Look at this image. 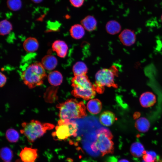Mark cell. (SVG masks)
<instances>
[{"label":"cell","mask_w":162,"mask_h":162,"mask_svg":"<svg viewBox=\"0 0 162 162\" xmlns=\"http://www.w3.org/2000/svg\"><path fill=\"white\" fill-rule=\"evenodd\" d=\"M57 107L59 110L58 116L62 121L72 120L82 118L87 116L86 108L83 102L76 99H68L58 104Z\"/></svg>","instance_id":"6da1fadb"},{"label":"cell","mask_w":162,"mask_h":162,"mask_svg":"<svg viewBox=\"0 0 162 162\" xmlns=\"http://www.w3.org/2000/svg\"><path fill=\"white\" fill-rule=\"evenodd\" d=\"M71 83L73 88L71 94L75 97L88 100L95 96L94 85L92 84L86 75L74 76L72 79Z\"/></svg>","instance_id":"7a4b0ae2"},{"label":"cell","mask_w":162,"mask_h":162,"mask_svg":"<svg viewBox=\"0 0 162 162\" xmlns=\"http://www.w3.org/2000/svg\"><path fill=\"white\" fill-rule=\"evenodd\" d=\"M46 75L41 63L34 62L28 66L21 74L24 83L30 88L41 85Z\"/></svg>","instance_id":"3957f363"},{"label":"cell","mask_w":162,"mask_h":162,"mask_svg":"<svg viewBox=\"0 0 162 162\" xmlns=\"http://www.w3.org/2000/svg\"><path fill=\"white\" fill-rule=\"evenodd\" d=\"M113 136L110 131L102 128L97 131L96 138L91 144V148L94 152H99L102 156L112 154L114 151V144L112 140Z\"/></svg>","instance_id":"277c9868"},{"label":"cell","mask_w":162,"mask_h":162,"mask_svg":"<svg viewBox=\"0 0 162 162\" xmlns=\"http://www.w3.org/2000/svg\"><path fill=\"white\" fill-rule=\"evenodd\" d=\"M21 133L23 134L30 142H33L36 139L43 135L48 130L53 129L54 126L52 124L32 120L29 122H24L22 124Z\"/></svg>","instance_id":"5b68a950"},{"label":"cell","mask_w":162,"mask_h":162,"mask_svg":"<svg viewBox=\"0 0 162 162\" xmlns=\"http://www.w3.org/2000/svg\"><path fill=\"white\" fill-rule=\"evenodd\" d=\"M118 70L115 66L110 68H103L98 70L95 76V81L94 85L96 91L101 94L104 90V87L117 88L115 83V77L118 75Z\"/></svg>","instance_id":"8992f818"},{"label":"cell","mask_w":162,"mask_h":162,"mask_svg":"<svg viewBox=\"0 0 162 162\" xmlns=\"http://www.w3.org/2000/svg\"><path fill=\"white\" fill-rule=\"evenodd\" d=\"M52 135L56 140H65L71 136L70 120H59Z\"/></svg>","instance_id":"52a82bcc"},{"label":"cell","mask_w":162,"mask_h":162,"mask_svg":"<svg viewBox=\"0 0 162 162\" xmlns=\"http://www.w3.org/2000/svg\"><path fill=\"white\" fill-rule=\"evenodd\" d=\"M119 38L121 43L126 46H130L134 44L136 39L134 32L128 29L123 30L120 34Z\"/></svg>","instance_id":"ba28073f"},{"label":"cell","mask_w":162,"mask_h":162,"mask_svg":"<svg viewBox=\"0 0 162 162\" xmlns=\"http://www.w3.org/2000/svg\"><path fill=\"white\" fill-rule=\"evenodd\" d=\"M37 149L25 147L20 152V156L23 162H34L37 156Z\"/></svg>","instance_id":"9c48e42d"},{"label":"cell","mask_w":162,"mask_h":162,"mask_svg":"<svg viewBox=\"0 0 162 162\" xmlns=\"http://www.w3.org/2000/svg\"><path fill=\"white\" fill-rule=\"evenodd\" d=\"M139 101L141 106L148 108L153 106L156 102L155 95L152 92H146L142 93L140 95Z\"/></svg>","instance_id":"30bf717a"},{"label":"cell","mask_w":162,"mask_h":162,"mask_svg":"<svg viewBox=\"0 0 162 162\" xmlns=\"http://www.w3.org/2000/svg\"><path fill=\"white\" fill-rule=\"evenodd\" d=\"M52 50L56 52L57 56L64 58L67 55L68 46L64 41L58 40L55 41L52 45Z\"/></svg>","instance_id":"8fae6325"},{"label":"cell","mask_w":162,"mask_h":162,"mask_svg":"<svg viewBox=\"0 0 162 162\" xmlns=\"http://www.w3.org/2000/svg\"><path fill=\"white\" fill-rule=\"evenodd\" d=\"M117 119L115 114L110 111H104L101 113L99 117L101 123L106 126L111 125Z\"/></svg>","instance_id":"7c38bea8"},{"label":"cell","mask_w":162,"mask_h":162,"mask_svg":"<svg viewBox=\"0 0 162 162\" xmlns=\"http://www.w3.org/2000/svg\"><path fill=\"white\" fill-rule=\"evenodd\" d=\"M41 63L44 69L52 70L56 67L58 61L56 58L54 56L47 55L42 58Z\"/></svg>","instance_id":"4fadbf2b"},{"label":"cell","mask_w":162,"mask_h":162,"mask_svg":"<svg viewBox=\"0 0 162 162\" xmlns=\"http://www.w3.org/2000/svg\"><path fill=\"white\" fill-rule=\"evenodd\" d=\"M81 23L84 29L89 32L94 30L97 25L96 19L92 15L86 16L81 20Z\"/></svg>","instance_id":"5bb4252c"},{"label":"cell","mask_w":162,"mask_h":162,"mask_svg":"<svg viewBox=\"0 0 162 162\" xmlns=\"http://www.w3.org/2000/svg\"><path fill=\"white\" fill-rule=\"evenodd\" d=\"M39 46L38 41L37 39L33 37H29L24 42L23 47L27 52H32L36 51Z\"/></svg>","instance_id":"9a60e30c"},{"label":"cell","mask_w":162,"mask_h":162,"mask_svg":"<svg viewBox=\"0 0 162 162\" xmlns=\"http://www.w3.org/2000/svg\"><path fill=\"white\" fill-rule=\"evenodd\" d=\"M85 29L81 24H75L71 26L70 30L71 36L76 40L82 38L85 34Z\"/></svg>","instance_id":"2e32d148"},{"label":"cell","mask_w":162,"mask_h":162,"mask_svg":"<svg viewBox=\"0 0 162 162\" xmlns=\"http://www.w3.org/2000/svg\"><path fill=\"white\" fill-rule=\"evenodd\" d=\"M88 111L91 113L97 114L99 113L102 108L101 101L98 99H94L90 100L87 105Z\"/></svg>","instance_id":"e0dca14e"},{"label":"cell","mask_w":162,"mask_h":162,"mask_svg":"<svg viewBox=\"0 0 162 162\" xmlns=\"http://www.w3.org/2000/svg\"><path fill=\"white\" fill-rule=\"evenodd\" d=\"M49 83L52 85L57 86L62 83L63 76L62 74L58 71H54L50 73L48 77Z\"/></svg>","instance_id":"ac0fdd59"},{"label":"cell","mask_w":162,"mask_h":162,"mask_svg":"<svg viewBox=\"0 0 162 162\" xmlns=\"http://www.w3.org/2000/svg\"><path fill=\"white\" fill-rule=\"evenodd\" d=\"M150 123L146 118L142 117L138 119L136 121L135 126L139 132L145 133L147 132L150 127Z\"/></svg>","instance_id":"d6986e66"},{"label":"cell","mask_w":162,"mask_h":162,"mask_svg":"<svg viewBox=\"0 0 162 162\" xmlns=\"http://www.w3.org/2000/svg\"><path fill=\"white\" fill-rule=\"evenodd\" d=\"M130 152L133 156L139 158L143 156L146 151L143 145L141 143L136 142L131 145Z\"/></svg>","instance_id":"ffe728a7"},{"label":"cell","mask_w":162,"mask_h":162,"mask_svg":"<svg viewBox=\"0 0 162 162\" xmlns=\"http://www.w3.org/2000/svg\"><path fill=\"white\" fill-rule=\"evenodd\" d=\"M106 29L108 33L111 35L116 34L120 32L121 26L119 22L115 20L109 21L106 25Z\"/></svg>","instance_id":"44dd1931"},{"label":"cell","mask_w":162,"mask_h":162,"mask_svg":"<svg viewBox=\"0 0 162 162\" xmlns=\"http://www.w3.org/2000/svg\"><path fill=\"white\" fill-rule=\"evenodd\" d=\"M72 70L74 76L86 75L88 70L86 64L83 62L78 61L73 65Z\"/></svg>","instance_id":"7402d4cb"},{"label":"cell","mask_w":162,"mask_h":162,"mask_svg":"<svg viewBox=\"0 0 162 162\" xmlns=\"http://www.w3.org/2000/svg\"><path fill=\"white\" fill-rule=\"evenodd\" d=\"M0 34L5 35L9 34L12 29L11 23L6 20H2L0 22Z\"/></svg>","instance_id":"603a6c76"},{"label":"cell","mask_w":162,"mask_h":162,"mask_svg":"<svg viewBox=\"0 0 162 162\" xmlns=\"http://www.w3.org/2000/svg\"><path fill=\"white\" fill-rule=\"evenodd\" d=\"M6 136L9 142L12 143L16 142L19 139V134L13 128H10L6 132Z\"/></svg>","instance_id":"cb8c5ba5"},{"label":"cell","mask_w":162,"mask_h":162,"mask_svg":"<svg viewBox=\"0 0 162 162\" xmlns=\"http://www.w3.org/2000/svg\"><path fill=\"white\" fill-rule=\"evenodd\" d=\"M0 154L2 159L5 162L10 161L13 156L12 151L7 147L2 148L1 149Z\"/></svg>","instance_id":"d4e9b609"},{"label":"cell","mask_w":162,"mask_h":162,"mask_svg":"<svg viewBox=\"0 0 162 162\" xmlns=\"http://www.w3.org/2000/svg\"><path fill=\"white\" fill-rule=\"evenodd\" d=\"M7 4L8 8L14 11L19 10L22 6L21 0H7Z\"/></svg>","instance_id":"484cf974"},{"label":"cell","mask_w":162,"mask_h":162,"mask_svg":"<svg viewBox=\"0 0 162 162\" xmlns=\"http://www.w3.org/2000/svg\"><path fill=\"white\" fill-rule=\"evenodd\" d=\"M156 158V153L152 151H146L143 155V158L145 162H154Z\"/></svg>","instance_id":"4316f807"},{"label":"cell","mask_w":162,"mask_h":162,"mask_svg":"<svg viewBox=\"0 0 162 162\" xmlns=\"http://www.w3.org/2000/svg\"><path fill=\"white\" fill-rule=\"evenodd\" d=\"M85 0H69L71 4L74 7L79 8L83 4Z\"/></svg>","instance_id":"83f0119b"},{"label":"cell","mask_w":162,"mask_h":162,"mask_svg":"<svg viewBox=\"0 0 162 162\" xmlns=\"http://www.w3.org/2000/svg\"><path fill=\"white\" fill-rule=\"evenodd\" d=\"M7 81V78L5 75L2 73H0V87H3Z\"/></svg>","instance_id":"f1b7e54d"},{"label":"cell","mask_w":162,"mask_h":162,"mask_svg":"<svg viewBox=\"0 0 162 162\" xmlns=\"http://www.w3.org/2000/svg\"><path fill=\"white\" fill-rule=\"evenodd\" d=\"M33 2L35 3H38L41 2L43 0H31Z\"/></svg>","instance_id":"f546056e"},{"label":"cell","mask_w":162,"mask_h":162,"mask_svg":"<svg viewBox=\"0 0 162 162\" xmlns=\"http://www.w3.org/2000/svg\"><path fill=\"white\" fill-rule=\"evenodd\" d=\"M118 162H130L128 160L126 159H122L120 160Z\"/></svg>","instance_id":"4dcf8cb0"},{"label":"cell","mask_w":162,"mask_h":162,"mask_svg":"<svg viewBox=\"0 0 162 162\" xmlns=\"http://www.w3.org/2000/svg\"><path fill=\"white\" fill-rule=\"evenodd\" d=\"M81 162H87V161L85 160H83Z\"/></svg>","instance_id":"1f68e13d"},{"label":"cell","mask_w":162,"mask_h":162,"mask_svg":"<svg viewBox=\"0 0 162 162\" xmlns=\"http://www.w3.org/2000/svg\"><path fill=\"white\" fill-rule=\"evenodd\" d=\"M161 20L162 22V14L161 15Z\"/></svg>","instance_id":"d6a6232c"},{"label":"cell","mask_w":162,"mask_h":162,"mask_svg":"<svg viewBox=\"0 0 162 162\" xmlns=\"http://www.w3.org/2000/svg\"><path fill=\"white\" fill-rule=\"evenodd\" d=\"M5 162H10V161H6Z\"/></svg>","instance_id":"836d02e7"}]
</instances>
